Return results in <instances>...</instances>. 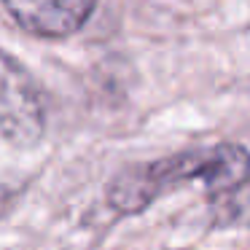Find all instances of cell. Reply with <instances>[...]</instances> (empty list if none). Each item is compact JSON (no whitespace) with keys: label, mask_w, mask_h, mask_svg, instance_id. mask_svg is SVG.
Returning <instances> with one entry per match:
<instances>
[{"label":"cell","mask_w":250,"mask_h":250,"mask_svg":"<svg viewBox=\"0 0 250 250\" xmlns=\"http://www.w3.org/2000/svg\"><path fill=\"white\" fill-rule=\"evenodd\" d=\"M248 178L250 153L239 146H218L210 151L180 153V156H169L146 167L129 169L110 186V202L119 210H140L175 183L205 180L210 191L226 194L248 183Z\"/></svg>","instance_id":"6da1fadb"},{"label":"cell","mask_w":250,"mask_h":250,"mask_svg":"<svg viewBox=\"0 0 250 250\" xmlns=\"http://www.w3.org/2000/svg\"><path fill=\"white\" fill-rule=\"evenodd\" d=\"M46 110L33 78L17 60L0 51V140L11 146H35L43 135Z\"/></svg>","instance_id":"7a4b0ae2"},{"label":"cell","mask_w":250,"mask_h":250,"mask_svg":"<svg viewBox=\"0 0 250 250\" xmlns=\"http://www.w3.org/2000/svg\"><path fill=\"white\" fill-rule=\"evenodd\" d=\"M22 30L41 38H65L83 27L94 11L89 0H8L3 3Z\"/></svg>","instance_id":"3957f363"}]
</instances>
